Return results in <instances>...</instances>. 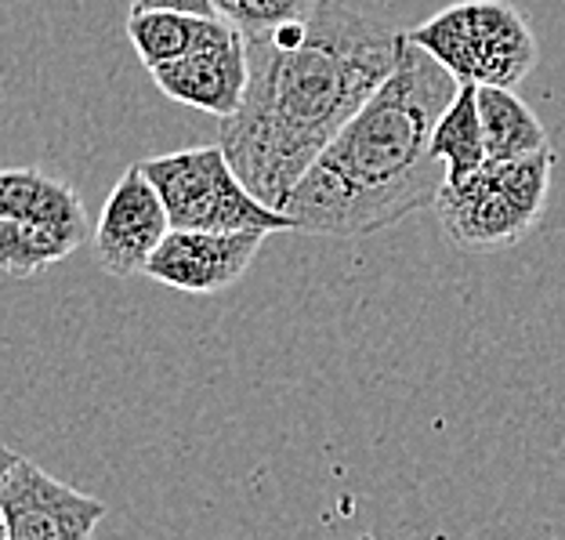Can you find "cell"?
Listing matches in <instances>:
<instances>
[{"label": "cell", "mask_w": 565, "mask_h": 540, "mask_svg": "<svg viewBox=\"0 0 565 540\" xmlns=\"http://www.w3.org/2000/svg\"><path fill=\"white\" fill-rule=\"evenodd\" d=\"M15 460H19V454H15V449H11V446H4V443H0V479H4V475H8V468H11V465H15ZM0 540H8V530H4V519H0Z\"/></svg>", "instance_id": "cell-17"}, {"label": "cell", "mask_w": 565, "mask_h": 540, "mask_svg": "<svg viewBox=\"0 0 565 540\" xmlns=\"http://www.w3.org/2000/svg\"><path fill=\"white\" fill-rule=\"evenodd\" d=\"M316 8V0H214L217 19L236 25L243 36L268 33L276 25L298 22Z\"/></svg>", "instance_id": "cell-15"}, {"label": "cell", "mask_w": 565, "mask_h": 540, "mask_svg": "<svg viewBox=\"0 0 565 540\" xmlns=\"http://www.w3.org/2000/svg\"><path fill=\"white\" fill-rule=\"evenodd\" d=\"M92 233V225H55V222H0V268L15 279L47 273L66 262Z\"/></svg>", "instance_id": "cell-12"}, {"label": "cell", "mask_w": 565, "mask_h": 540, "mask_svg": "<svg viewBox=\"0 0 565 540\" xmlns=\"http://www.w3.org/2000/svg\"><path fill=\"white\" fill-rule=\"evenodd\" d=\"M0 222L87 225V214L70 186L41 171H0Z\"/></svg>", "instance_id": "cell-13"}, {"label": "cell", "mask_w": 565, "mask_h": 540, "mask_svg": "<svg viewBox=\"0 0 565 540\" xmlns=\"http://www.w3.org/2000/svg\"><path fill=\"white\" fill-rule=\"evenodd\" d=\"M247 41L250 81L222 120L217 146L265 208L282 211L341 127L388 81L403 33L338 0H316L305 19Z\"/></svg>", "instance_id": "cell-1"}, {"label": "cell", "mask_w": 565, "mask_h": 540, "mask_svg": "<svg viewBox=\"0 0 565 540\" xmlns=\"http://www.w3.org/2000/svg\"><path fill=\"white\" fill-rule=\"evenodd\" d=\"M268 233H203V229H171L149 258L146 273L174 290L214 294L233 287L250 268Z\"/></svg>", "instance_id": "cell-7"}, {"label": "cell", "mask_w": 565, "mask_h": 540, "mask_svg": "<svg viewBox=\"0 0 565 540\" xmlns=\"http://www.w3.org/2000/svg\"><path fill=\"white\" fill-rule=\"evenodd\" d=\"M167 233H171V218H167L160 192L141 171V163H135L109 192L106 211H102L98 258L113 276L146 273Z\"/></svg>", "instance_id": "cell-8"}, {"label": "cell", "mask_w": 565, "mask_h": 540, "mask_svg": "<svg viewBox=\"0 0 565 540\" xmlns=\"http://www.w3.org/2000/svg\"><path fill=\"white\" fill-rule=\"evenodd\" d=\"M157 186L171 229H203V233H287L290 218L265 208L239 182L222 146H200L185 152H167L141 163Z\"/></svg>", "instance_id": "cell-5"}, {"label": "cell", "mask_w": 565, "mask_h": 540, "mask_svg": "<svg viewBox=\"0 0 565 540\" xmlns=\"http://www.w3.org/2000/svg\"><path fill=\"white\" fill-rule=\"evenodd\" d=\"M555 152L541 149L522 160H486L465 182H446L435 197V214L449 243L460 251L515 247L541 225Z\"/></svg>", "instance_id": "cell-3"}, {"label": "cell", "mask_w": 565, "mask_h": 540, "mask_svg": "<svg viewBox=\"0 0 565 540\" xmlns=\"http://www.w3.org/2000/svg\"><path fill=\"white\" fill-rule=\"evenodd\" d=\"M233 33L236 25L217 15H189V11H131L127 15V41L135 44L146 70L214 47Z\"/></svg>", "instance_id": "cell-10"}, {"label": "cell", "mask_w": 565, "mask_h": 540, "mask_svg": "<svg viewBox=\"0 0 565 540\" xmlns=\"http://www.w3.org/2000/svg\"><path fill=\"white\" fill-rule=\"evenodd\" d=\"M102 516V500L58 483L25 457L0 479V519L8 540H87Z\"/></svg>", "instance_id": "cell-6"}, {"label": "cell", "mask_w": 565, "mask_h": 540, "mask_svg": "<svg viewBox=\"0 0 565 540\" xmlns=\"http://www.w3.org/2000/svg\"><path fill=\"white\" fill-rule=\"evenodd\" d=\"M486 135V160H522L547 149V131L515 87H475Z\"/></svg>", "instance_id": "cell-11"}, {"label": "cell", "mask_w": 565, "mask_h": 540, "mask_svg": "<svg viewBox=\"0 0 565 540\" xmlns=\"http://www.w3.org/2000/svg\"><path fill=\"white\" fill-rule=\"evenodd\" d=\"M131 11H189V15H217L214 0H131Z\"/></svg>", "instance_id": "cell-16"}, {"label": "cell", "mask_w": 565, "mask_h": 540, "mask_svg": "<svg viewBox=\"0 0 565 540\" xmlns=\"http://www.w3.org/2000/svg\"><path fill=\"white\" fill-rule=\"evenodd\" d=\"M406 36L475 87H515L541 59L530 22L508 0H460Z\"/></svg>", "instance_id": "cell-4"}, {"label": "cell", "mask_w": 565, "mask_h": 540, "mask_svg": "<svg viewBox=\"0 0 565 540\" xmlns=\"http://www.w3.org/2000/svg\"><path fill=\"white\" fill-rule=\"evenodd\" d=\"M431 157L446 167V182H465L486 163V135L475 84H460L457 98L435 124Z\"/></svg>", "instance_id": "cell-14"}, {"label": "cell", "mask_w": 565, "mask_h": 540, "mask_svg": "<svg viewBox=\"0 0 565 540\" xmlns=\"http://www.w3.org/2000/svg\"><path fill=\"white\" fill-rule=\"evenodd\" d=\"M457 92V76L403 33L388 81L294 186L282 208L290 225L312 236L355 240L431 208L446 186V167L431 157V135Z\"/></svg>", "instance_id": "cell-2"}, {"label": "cell", "mask_w": 565, "mask_h": 540, "mask_svg": "<svg viewBox=\"0 0 565 540\" xmlns=\"http://www.w3.org/2000/svg\"><path fill=\"white\" fill-rule=\"evenodd\" d=\"M149 76L157 81V87L174 98L178 106H192L214 117H233L239 109L243 95H247L250 81V62H247V41L236 30L233 36H225L222 44L192 51L185 59L163 62V66L149 70Z\"/></svg>", "instance_id": "cell-9"}]
</instances>
